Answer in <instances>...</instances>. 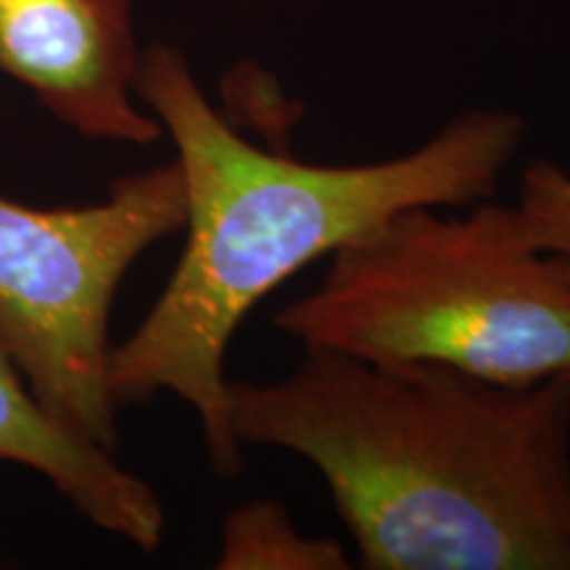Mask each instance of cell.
<instances>
[{
    "instance_id": "obj_1",
    "label": "cell",
    "mask_w": 570,
    "mask_h": 570,
    "mask_svg": "<svg viewBox=\"0 0 570 570\" xmlns=\"http://www.w3.org/2000/svg\"><path fill=\"white\" fill-rule=\"evenodd\" d=\"M244 446L317 468L367 570H570V377L494 383L304 348L227 383Z\"/></svg>"
},
{
    "instance_id": "obj_2",
    "label": "cell",
    "mask_w": 570,
    "mask_h": 570,
    "mask_svg": "<svg viewBox=\"0 0 570 570\" xmlns=\"http://www.w3.org/2000/svg\"><path fill=\"white\" fill-rule=\"evenodd\" d=\"M135 96L175 146L188 240L148 315L111 348L109 386L119 407L164 391L183 399L202 423L214 473L238 479L246 446L230 428L225 354L248 312L391 214L494 196L525 122L475 109L391 159L309 164L246 140L173 46L140 48Z\"/></svg>"
},
{
    "instance_id": "obj_3",
    "label": "cell",
    "mask_w": 570,
    "mask_h": 570,
    "mask_svg": "<svg viewBox=\"0 0 570 570\" xmlns=\"http://www.w3.org/2000/svg\"><path fill=\"white\" fill-rule=\"evenodd\" d=\"M275 325L302 348L370 362L494 383L570 377V259L533 244L515 204L412 206L336 248Z\"/></svg>"
},
{
    "instance_id": "obj_4",
    "label": "cell",
    "mask_w": 570,
    "mask_h": 570,
    "mask_svg": "<svg viewBox=\"0 0 570 570\" xmlns=\"http://www.w3.org/2000/svg\"><path fill=\"white\" fill-rule=\"evenodd\" d=\"M180 164L117 177L96 204L30 209L0 198V348L51 415L117 449L111 306L148 248L185 230Z\"/></svg>"
},
{
    "instance_id": "obj_5",
    "label": "cell",
    "mask_w": 570,
    "mask_h": 570,
    "mask_svg": "<svg viewBox=\"0 0 570 570\" xmlns=\"http://www.w3.org/2000/svg\"><path fill=\"white\" fill-rule=\"evenodd\" d=\"M138 56L135 0H0V71L82 138H164L135 96Z\"/></svg>"
},
{
    "instance_id": "obj_6",
    "label": "cell",
    "mask_w": 570,
    "mask_h": 570,
    "mask_svg": "<svg viewBox=\"0 0 570 570\" xmlns=\"http://www.w3.org/2000/svg\"><path fill=\"white\" fill-rule=\"evenodd\" d=\"M0 462L51 481L77 515L111 537L156 552L164 541L161 499L148 481L119 465L111 449L59 423L0 348Z\"/></svg>"
},
{
    "instance_id": "obj_7",
    "label": "cell",
    "mask_w": 570,
    "mask_h": 570,
    "mask_svg": "<svg viewBox=\"0 0 570 570\" xmlns=\"http://www.w3.org/2000/svg\"><path fill=\"white\" fill-rule=\"evenodd\" d=\"M219 570H346L336 539L304 537L277 499H252L227 512L219 531Z\"/></svg>"
},
{
    "instance_id": "obj_8",
    "label": "cell",
    "mask_w": 570,
    "mask_h": 570,
    "mask_svg": "<svg viewBox=\"0 0 570 570\" xmlns=\"http://www.w3.org/2000/svg\"><path fill=\"white\" fill-rule=\"evenodd\" d=\"M518 212L533 244L570 259V173L544 156L520 173Z\"/></svg>"
}]
</instances>
